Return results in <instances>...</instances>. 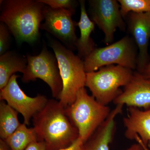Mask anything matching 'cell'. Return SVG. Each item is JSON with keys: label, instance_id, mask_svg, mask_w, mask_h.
<instances>
[{"label": "cell", "instance_id": "19", "mask_svg": "<svg viewBox=\"0 0 150 150\" xmlns=\"http://www.w3.org/2000/svg\"><path fill=\"white\" fill-rule=\"evenodd\" d=\"M120 11L123 18L130 13H137L150 12V0H119Z\"/></svg>", "mask_w": 150, "mask_h": 150}, {"label": "cell", "instance_id": "3", "mask_svg": "<svg viewBox=\"0 0 150 150\" xmlns=\"http://www.w3.org/2000/svg\"><path fill=\"white\" fill-rule=\"evenodd\" d=\"M69 118L78 129L79 138L85 143L106 120L111 110L98 102L84 87L77 94L72 104L66 108Z\"/></svg>", "mask_w": 150, "mask_h": 150}, {"label": "cell", "instance_id": "8", "mask_svg": "<svg viewBox=\"0 0 150 150\" xmlns=\"http://www.w3.org/2000/svg\"><path fill=\"white\" fill-rule=\"evenodd\" d=\"M75 11L64 9H54L44 5L43 9L44 22L40 29L46 30L71 50L76 48L78 38L76 34L77 23L72 16Z\"/></svg>", "mask_w": 150, "mask_h": 150}, {"label": "cell", "instance_id": "21", "mask_svg": "<svg viewBox=\"0 0 150 150\" xmlns=\"http://www.w3.org/2000/svg\"><path fill=\"white\" fill-rule=\"evenodd\" d=\"M10 31L4 23H0V56L8 51L10 43Z\"/></svg>", "mask_w": 150, "mask_h": 150}, {"label": "cell", "instance_id": "14", "mask_svg": "<svg viewBox=\"0 0 150 150\" xmlns=\"http://www.w3.org/2000/svg\"><path fill=\"white\" fill-rule=\"evenodd\" d=\"M81 7V16L77 25L80 30V37L78 38L76 48L79 57L85 59L93 51L95 43L91 37L95 29V24L89 18L86 9L85 1H79Z\"/></svg>", "mask_w": 150, "mask_h": 150}, {"label": "cell", "instance_id": "26", "mask_svg": "<svg viewBox=\"0 0 150 150\" xmlns=\"http://www.w3.org/2000/svg\"><path fill=\"white\" fill-rule=\"evenodd\" d=\"M0 150H11L4 140L0 139Z\"/></svg>", "mask_w": 150, "mask_h": 150}, {"label": "cell", "instance_id": "10", "mask_svg": "<svg viewBox=\"0 0 150 150\" xmlns=\"http://www.w3.org/2000/svg\"><path fill=\"white\" fill-rule=\"evenodd\" d=\"M88 2L91 19L104 33L105 43H111L117 28L121 30L126 28L118 2L115 0H91Z\"/></svg>", "mask_w": 150, "mask_h": 150}, {"label": "cell", "instance_id": "1", "mask_svg": "<svg viewBox=\"0 0 150 150\" xmlns=\"http://www.w3.org/2000/svg\"><path fill=\"white\" fill-rule=\"evenodd\" d=\"M33 118L38 141L45 142L47 150L67 147L79 137L78 129L59 101L48 99L45 107Z\"/></svg>", "mask_w": 150, "mask_h": 150}, {"label": "cell", "instance_id": "18", "mask_svg": "<svg viewBox=\"0 0 150 150\" xmlns=\"http://www.w3.org/2000/svg\"><path fill=\"white\" fill-rule=\"evenodd\" d=\"M11 150H25L32 142L37 141V136L34 128H28L24 123L4 140Z\"/></svg>", "mask_w": 150, "mask_h": 150}, {"label": "cell", "instance_id": "17", "mask_svg": "<svg viewBox=\"0 0 150 150\" xmlns=\"http://www.w3.org/2000/svg\"><path fill=\"white\" fill-rule=\"evenodd\" d=\"M18 112L6 103H0V137L6 140L21 125L18 117Z\"/></svg>", "mask_w": 150, "mask_h": 150}, {"label": "cell", "instance_id": "9", "mask_svg": "<svg viewBox=\"0 0 150 150\" xmlns=\"http://www.w3.org/2000/svg\"><path fill=\"white\" fill-rule=\"evenodd\" d=\"M19 77L15 74L12 76L7 85L0 91V98L21 114L24 123L28 126L31 118L45 107L48 99L42 95L35 97L27 96L18 83Z\"/></svg>", "mask_w": 150, "mask_h": 150}, {"label": "cell", "instance_id": "25", "mask_svg": "<svg viewBox=\"0 0 150 150\" xmlns=\"http://www.w3.org/2000/svg\"><path fill=\"white\" fill-rule=\"evenodd\" d=\"M141 74L145 77L150 79V61L145 67L143 72Z\"/></svg>", "mask_w": 150, "mask_h": 150}, {"label": "cell", "instance_id": "6", "mask_svg": "<svg viewBox=\"0 0 150 150\" xmlns=\"http://www.w3.org/2000/svg\"><path fill=\"white\" fill-rule=\"evenodd\" d=\"M134 42L133 38L126 36L106 47L95 48L83 61L86 73L114 64L132 70L136 69L138 55Z\"/></svg>", "mask_w": 150, "mask_h": 150}, {"label": "cell", "instance_id": "16", "mask_svg": "<svg viewBox=\"0 0 150 150\" xmlns=\"http://www.w3.org/2000/svg\"><path fill=\"white\" fill-rule=\"evenodd\" d=\"M114 114H111L84 144V150H110L115 129Z\"/></svg>", "mask_w": 150, "mask_h": 150}, {"label": "cell", "instance_id": "4", "mask_svg": "<svg viewBox=\"0 0 150 150\" xmlns=\"http://www.w3.org/2000/svg\"><path fill=\"white\" fill-rule=\"evenodd\" d=\"M50 46L58 61L63 83L59 102L66 108L75 101L79 91L86 86L84 62L71 50L57 40H51Z\"/></svg>", "mask_w": 150, "mask_h": 150}, {"label": "cell", "instance_id": "24", "mask_svg": "<svg viewBox=\"0 0 150 150\" xmlns=\"http://www.w3.org/2000/svg\"><path fill=\"white\" fill-rule=\"evenodd\" d=\"M84 142L79 137L69 146L59 150H84Z\"/></svg>", "mask_w": 150, "mask_h": 150}, {"label": "cell", "instance_id": "27", "mask_svg": "<svg viewBox=\"0 0 150 150\" xmlns=\"http://www.w3.org/2000/svg\"><path fill=\"white\" fill-rule=\"evenodd\" d=\"M148 148H149V149L150 150V142H149V144H148L147 145Z\"/></svg>", "mask_w": 150, "mask_h": 150}, {"label": "cell", "instance_id": "15", "mask_svg": "<svg viewBox=\"0 0 150 150\" xmlns=\"http://www.w3.org/2000/svg\"><path fill=\"white\" fill-rule=\"evenodd\" d=\"M27 57L13 51L0 56V90L8 83L15 73L23 74L27 67Z\"/></svg>", "mask_w": 150, "mask_h": 150}, {"label": "cell", "instance_id": "5", "mask_svg": "<svg viewBox=\"0 0 150 150\" xmlns=\"http://www.w3.org/2000/svg\"><path fill=\"white\" fill-rule=\"evenodd\" d=\"M134 74L129 68L109 65L86 73V86L98 102L107 105L122 93L120 87L129 83Z\"/></svg>", "mask_w": 150, "mask_h": 150}, {"label": "cell", "instance_id": "12", "mask_svg": "<svg viewBox=\"0 0 150 150\" xmlns=\"http://www.w3.org/2000/svg\"><path fill=\"white\" fill-rule=\"evenodd\" d=\"M113 102L116 105L150 109V79L138 72L134 73L131 81Z\"/></svg>", "mask_w": 150, "mask_h": 150}, {"label": "cell", "instance_id": "22", "mask_svg": "<svg viewBox=\"0 0 150 150\" xmlns=\"http://www.w3.org/2000/svg\"><path fill=\"white\" fill-rule=\"evenodd\" d=\"M135 140L137 141V144H134L124 150H150L148 146L143 143L139 136H136Z\"/></svg>", "mask_w": 150, "mask_h": 150}, {"label": "cell", "instance_id": "20", "mask_svg": "<svg viewBox=\"0 0 150 150\" xmlns=\"http://www.w3.org/2000/svg\"><path fill=\"white\" fill-rule=\"evenodd\" d=\"M38 1L54 9H64L75 11L76 1L73 0H38Z\"/></svg>", "mask_w": 150, "mask_h": 150}, {"label": "cell", "instance_id": "7", "mask_svg": "<svg viewBox=\"0 0 150 150\" xmlns=\"http://www.w3.org/2000/svg\"><path fill=\"white\" fill-rule=\"evenodd\" d=\"M27 67L23 74V83L39 79L46 83L51 88L52 96L60 99L63 88L59 64L55 54L48 51L44 46L37 56L28 55Z\"/></svg>", "mask_w": 150, "mask_h": 150}, {"label": "cell", "instance_id": "23", "mask_svg": "<svg viewBox=\"0 0 150 150\" xmlns=\"http://www.w3.org/2000/svg\"><path fill=\"white\" fill-rule=\"evenodd\" d=\"M25 150H47L45 142L35 141L28 145Z\"/></svg>", "mask_w": 150, "mask_h": 150}, {"label": "cell", "instance_id": "11", "mask_svg": "<svg viewBox=\"0 0 150 150\" xmlns=\"http://www.w3.org/2000/svg\"><path fill=\"white\" fill-rule=\"evenodd\" d=\"M127 16L129 32L133 35L139 50L137 69L138 72L142 74L150 62L148 46L150 38V12H131Z\"/></svg>", "mask_w": 150, "mask_h": 150}, {"label": "cell", "instance_id": "13", "mask_svg": "<svg viewBox=\"0 0 150 150\" xmlns=\"http://www.w3.org/2000/svg\"><path fill=\"white\" fill-rule=\"evenodd\" d=\"M128 112V115L123 120L126 129L125 137L128 139L134 140L137 135L147 146L150 142V109L142 110L130 107Z\"/></svg>", "mask_w": 150, "mask_h": 150}, {"label": "cell", "instance_id": "2", "mask_svg": "<svg viewBox=\"0 0 150 150\" xmlns=\"http://www.w3.org/2000/svg\"><path fill=\"white\" fill-rule=\"evenodd\" d=\"M44 4L38 0L1 1L0 21L18 43H33L40 36Z\"/></svg>", "mask_w": 150, "mask_h": 150}]
</instances>
